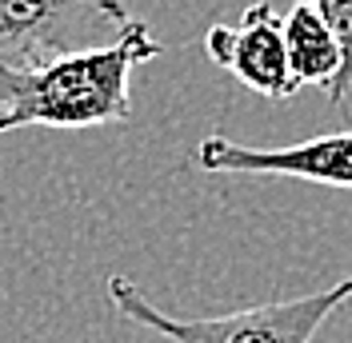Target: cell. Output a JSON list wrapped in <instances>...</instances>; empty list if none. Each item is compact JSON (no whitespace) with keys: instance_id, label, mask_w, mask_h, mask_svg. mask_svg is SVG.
<instances>
[{"instance_id":"7","label":"cell","mask_w":352,"mask_h":343,"mask_svg":"<svg viewBox=\"0 0 352 343\" xmlns=\"http://www.w3.org/2000/svg\"><path fill=\"white\" fill-rule=\"evenodd\" d=\"M296 4H308L340 48V72H336V84L329 88V96L332 108L344 112L352 104V0H296Z\"/></svg>"},{"instance_id":"6","label":"cell","mask_w":352,"mask_h":343,"mask_svg":"<svg viewBox=\"0 0 352 343\" xmlns=\"http://www.w3.org/2000/svg\"><path fill=\"white\" fill-rule=\"evenodd\" d=\"M285 28V56H288V72L296 88L316 84V88H332L336 72H340V48L332 40V32L324 28V21L308 8V4H292V12L280 16Z\"/></svg>"},{"instance_id":"5","label":"cell","mask_w":352,"mask_h":343,"mask_svg":"<svg viewBox=\"0 0 352 343\" xmlns=\"http://www.w3.org/2000/svg\"><path fill=\"white\" fill-rule=\"evenodd\" d=\"M197 164L204 172L288 176L329 188H352V132H332L288 148H248L228 136H204L197 148Z\"/></svg>"},{"instance_id":"4","label":"cell","mask_w":352,"mask_h":343,"mask_svg":"<svg viewBox=\"0 0 352 343\" xmlns=\"http://www.w3.org/2000/svg\"><path fill=\"white\" fill-rule=\"evenodd\" d=\"M204 52L264 100H288L300 92L288 72L285 28L268 0L248 4L236 24H212L204 32Z\"/></svg>"},{"instance_id":"2","label":"cell","mask_w":352,"mask_h":343,"mask_svg":"<svg viewBox=\"0 0 352 343\" xmlns=\"http://www.w3.org/2000/svg\"><path fill=\"white\" fill-rule=\"evenodd\" d=\"M109 300L120 316H129L132 323L173 343H312L320 323L352 300V276H344L324 292L296 296V300L252 303V307H236L224 316H200V320L160 311L129 276L109 279Z\"/></svg>"},{"instance_id":"3","label":"cell","mask_w":352,"mask_h":343,"mask_svg":"<svg viewBox=\"0 0 352 343\" xmlns=\"http://www.w3.org/2000/svg\"><path fill=\"white\" fill-rule=\"evenodd\" d=\"M120 0H0V60H36L92 48L100 28H120Z\"/></svg>"},{"instance_id":"1","label":"cell","mask_w":352,"mask_h":343,"mask_svg":"<svg viewBox=\"0 0 352 343\" xmlns=\"http://www.w3.org/2000/svg\"><path fill=\"white\" fill-rule=\"evenodd\" d=\"M164 48L144 21L116 28L109 44L36 60H0V136L24 124L85 132L132 116V72Z\"/></svg>"}]
</instances>
